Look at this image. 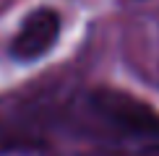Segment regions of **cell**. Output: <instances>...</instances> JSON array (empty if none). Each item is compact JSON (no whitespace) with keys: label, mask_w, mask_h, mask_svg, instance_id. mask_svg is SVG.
I'll use <instances>...</instances> for the list:
<instances>
[{"label":"cell","mask_w":159,"mask_h":156,"mask_svg":"<svg viewBox=\"0 0 159 156\" xmlns=\"http://www.w3.org/2000/svg\"><path fill=\"white\" fill-rule=\"evenodd\" d=\"M63 31V16L57 8L39 5L26 13L11 42V57L16 63H37L57 44Z\"/></svg>","instance_id":"1"}]
</instances>
